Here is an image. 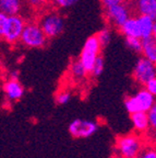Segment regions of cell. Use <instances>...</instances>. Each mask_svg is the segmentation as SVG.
Here are the masks:
<instances>
[{
	"label": "cell",
	"instance_id": "f546056e",
	"mask_svg": "<svg viewBox=\"0 0 156 158\" xmlns=\"http://www.w3.org/2000/svg\"><path fill=\"white\" fill-rule=\"evenodd\" d=\"M155 151H156V147H155Z\"/></svg>",
	"mask_w": 156,
	"mask_h": 158
},
{
	"label": "cell",
	"instance_id": "6da1fadb",
	"mask_svg": "<svg viewBox=\"0 0 156 158\" xmlns=\"http://www.w3.org/2000/svg\"><path fill=\"white\" fill-rule=\"evenodd\" d=\"M25 24V19L21 15H8L0 13V35L8 44L14 45L20 42Z\"/></svg>",
	"mask_w": 156,
	"mask_h": 158
},
{
	"label": "cell",
	"instance_id": "e0dca14e",
	"mask_svg": "<svg viewBox=\"0 0 156 158\" xmlns=\"http://www.w3.org/2000/svg\"><path fill=\"white\" fill-rule=\"evenodd\" d=\"M142 56L156 64V40L153 36L142 40Z\"/></svg>",
	"mask_w": 156,
	"mask_h": 158
},
{
	"label": "cell",
	"instance_id": "52a82bcc",
	"mask_svg": "<svg viewBox=\"0 0 156 158\" xmlns=\"http://www.w3.org/2000/svg\"><path fill=\"white\" fill-rule=\"evenodd\" d=\"M102 48L103 46L99 43V41H98L96 34L91 35L90 37H88V40H86L85 42H84V45H83L82 49H81L79 58L82 62V64L85 66V68L88 69V74H90L91 69H92L95 60L100 55Z\"/></svg>",
	"mask_w": 156,
	"mask_h": 158
},
{
	"label": "cell",
	"instance_id": "484cf974",
	"mask_svg": "<svg viewBox=\"0 0 156 158\" xmlns=\"http://www.w3.org/2000/svg\"><path fill=\"white\" fill-rule=\"evenodd\" d=\"M144 87H145L154 97H156V76L154 77V78H152Z\"/></svg>",
	"mask_w": 156,
	"mask_h": 158
},
{
	"label": "cell",
	"instance_id": "4316f807",
	"mask_svg": "<svg viewBox=\"0 0 156 158\" xmlns=\"http://www.w3.org/2000/svg\"><path fill=\"white\" fill-rule=\"evenodd\" d=\"M126 0H99L100 5L104 9L106 8H109L114 5H118V3H121V2H124Z\"/></svg>",
	"mask_w": 156,
	"mask_h": 158
},
{
	"label": "cell",
	"instance_id": "5b68a950",
	"mask_svg": "<svg viewBox=\"0 0 156 158\" xmlns=\"http://www.w3.org/2000/svg\"><path fill=\"white\" fill-rule=\"evenodd\" d=\"M155 98L145 87L124 100V108L130 114L135 112H149L155 104Z\"/></svg>",
	"mask_w": 156,
	"mask_h": 158
},
{
	"label": "cell",
	"instance_id": "ffe728a7",
	"mask_svg": "<svg viewBox=\"0 0 156 158\" xmlns=\"http://www.w3.org/2000/svg\"><path fill=\"white\" fill-rule=\"evenodd\" d=\"M96 36H97L98 41L102 44L103 47L107 46L110 43V40H111V31H110V27H104V29L99 30L97 33H96Z\"/></svg>",
	"mask_w": 156,
	"mask_h": 158
},
{
	"label": "cell",
	"instance_id": "ac0fdd59",
	"mask_svg": "<svg viewBox=\"0 0 156 158\" xmlns=\"http://www.w3.org/2000/svg\"><path fill=\"white\" fill-rule=\"evenodd\" d=\"M104 68H105V60H104V57L102 55H99L98 58L95 60V63H94V65H93L92 69H91L90 76L92 78H98L104 72Z\"/></svg>",
	"mask_w": 156,
	"mask_h": 158
},
{
	"label": "cell",
	"instance_id": "30bf717a",
	"mask_svg": "<svg viewBox=\"0 0 156 158\" xmlns=\"http://www.w3.org/2000/svg\"><path fill=\"white\" fill-rule=\"evenodd\" d=\"M3 92L8 101H19L24 94V88L17 78H8L3 82Z\"/></svg>",
	"mask_w": 156,
	"mask_h": 158
},
{
	"label": "cell",
	"instance_id": "7402d4cb",
	"mask_svg": "<svg viewBox=\"0 0 156 158\" xmlns=\"http://www.w3.org/2000/svg\"><path fill=\"white\" fill-rule=\"evenodd\" d=\"M79 0H51V3L58 10H67L74 7Z\"/></svg>",
	"mask_w": 156,
	"mask_h": 158
},
{
	"label": "cell",
	"instance_id": "f1b7e54d",
	"mask_svg": "<svg viewBox=\"0 0 156 158\" xmlns=\"http://www.w3.org/2000/svg\"><path fill=\"white\" fill-rule=\"evenodd\" d=\"M129 158H139V156H138V157H129Z\"/></svg>",
	"mask_w": 156,
	"mask_h": 158
},
{
	"label": "cell",
	"instance_id": "8fae6325",
	"mask_svg": "<svg viewBox=\"0 0 156 158\" xmlns=\"http://www.w3.org/2000/svg\"><path fill=\"white\" fill-rule=\"evenodd\" d=\"M130 120L132 122L133 128L138 133L145 134L151 130L147 112H135V113L130 114Z\"/></svg>",
	"mask_w": 156,
	"mask_h": 158
},
{
	"label": "cell",
	"instance_id": "83f0119b",
	"mask_svg": "<svg viewBox=\"0 0 156 158\" xmlns=\"http://www.w3.org/2000/svg\"><path fill=\"white\" fill-rule=\"evenodd\" d=\"M153 37L156 40V23H155V27H154V33H153Z\"/></svg>",
	"mask_w": 156,
	"mask_h": 158
},
{
	"label": "cell",
	"instance_id": "44dd1931",
	"mask_svg": "<svg viewBox=\"0 0 156 158\" xmlns=\"http://www.w3.org/2000/svg\"><path fill=\"white\" fill-rule=\"evenodd\" d=\"M72 98V94H71L70 90L68 89H62V90H59L57 92V94L55 96V101H56L57 104H67Z\"/></svg>",
	"mask_w": 156,
	"mask_h": 158
},
{
	"label": "cell",
	"instance_id": "277c9868",
	"mask_svg": "<svg viewBox=\"0 0 156 158\" xmlns=\"http://www.w3.org/2000/svg\"><path fill=\"white\" fill-rule=\"evenodd\" d=\"M48 37L38 22H26L20 43L27 48H43L48 43Z\"/></svg>",
	"mask_w": 156,
	"mask_h": 158
},
{
	"label": "cell",
	"instance_id": "4fadbf2b",
	"mask_svg": "<svg viewBox=\"0 0 156 158\" xmlns=\"http://www.w3.org/2000/svg\"><path fill=\"white\" fill-rule=\"evenodd\" d=\"M137 17H138V22H139L141 39L143 40L153 36L156 20H154L153 18L149 17V15H139Z\"/></svg>",
	"mask_w": 156,
	"mask_h": 158
},
{
	"label": "cell",
	"instance_id": "cb8c5ba5",
	"mask_svg": "<svg viewBox=\"0 0 156 158\" xmlns=\"http://www.w3.org/2000/svg\"><path fill=\"white\" fill-rule=\"evenodd\" d=\"M147 114H149L150 124H151V131L156 132V102L151 108V110L147 112Z\"/></svg>",
	"mask_w": 156,
	"mask_h": 158
},
{
	"label": "cell",
	"instance_id": "2e32d148",
	"mask_svg": "<svg viewBox=\"0 0 156 158\" xmlns=\"http://www.w3.org/2000/svg\"><path fill=\"white\" fill-rule=\"evenodd\" d=\"M69 74L73 80H84L88 77V75H90L88 69L80 60V58H76L71 62L70 66H69Z\"/></svg>",
	"mask_w": 156,
	"mask_h": 158
},
{
	"label": "cell",
	"instance_id": "7c38bea8",
	"mask_svg": "<svg viewBox=\"0 0 156 158\" xmlns=\"http://www.w3.org/2000/svg\"><path fill=\"white\" fill-rule=\"evenodd\" d=\"M132 6L139 15H149L156 20V0H134Z\"/></svg>",
	"mask_w": 156,
	"mask_h": 158
},
{
	"label": "cell",
	"instance_id": "d6986e66",
	"mask_svg": "<svg viewBox=\"0 0 156 158\" xmlns=\"http://www.w3.org/2000/svg\"><path fill=\"white\" fill-rule=\"evenodd\" d=\"M126 46L134 53H141L142 39H140V37H126Z\"/></svg>",
	"mask_w": 156,
	"mask_h": 158
},
{
	"label": "cell",
	"instance_id": "603a6c76",
	"mask_svg": "<svg viewBox=\"0 0 156 158\" xmlns=\"http://www.w3.org/2000/svg\"><path fill=\"white\" fill-rule=\"evenodd\" d=\"M139 158H156L155 147H151V146L144 147L142 149L141 154L139 155Z\"/></svg>",
	"mask_w": 156,
	"mask_h": 158
},
{
	"label": "cell",
	"instance_id": "7a4b0ae2",
	"mask_svg": "<svg viewBox=\"0 0 156 158\" xmlns=\"http://www.w3.org/2000/svg\"><path fill=\"white\" fill-rule=\"evenodd\" d=\"M144 148L141 136L137 134H127L118 136L116 139L115 149L120 158L138 157Z\"/></svg>",
	"mask_w": 156,
	"mask_h": 158
},
{
	"label": "cell",
	"instance_id": "9c48e42d",
	"mask_svg": "<svg viewBox=\"0 0 156 158\" xmlns=\"http://www.w3.org/2000/svg\"><path fill=\"white\" fill-rule=\"evenodd\" d=\"M99 124L96 121L76 118L68 126V131L74 138H88L98 131Z\"/></svg>",
	"mask_w": 156,
	"mask_h": 158
},
{
	"label": "cell",
	"instance_id": "5bb4252c",
	"mask_svg": "<svg viewBox=\"0 0 156 158\" xmlns=\"http://www.w3.org/2000/svg\"><path fill=\"white\" fill-rule=\"evenodd\" d=\"M119 31L124 37H140L141 39L138 17H133L132 15L130 19H128L122 24V27L119 29Z\"/></svg>",
	"mask_w": 156,
	"mask_h": 158
},
{
	"label": "cell",
	"instance_id": "9a60e30c",
	"mask_svg": "<svg viewBox=\"0 0 156 158\" xmlns=\"http://www.w3.org/2000/svg\"><path fill=\"white\" fill-rule=\"evenodd\" d=\"M23 2V0H0V10L8 15H20L24 6Z\"/></svg>",
	"mask_w": 156,
	"mask_h": 158
},
{
	"label": "cell",
	"instance_id": "8992f818",
	"mask_svg": "<svg viewBox=\"0 0 156 158\" xmlns=\"http://www.w3.org/2000/svg\"><path fill=\"white\" fill-rule=\"evenodd\" d=\"M132 7L127 1L104 9V19L109 27L119 30L128 19L132 17Z\"/></svg>",
	"mask_w": 156,
	"mask_h": 158
},
{
	"label": "cell",
	"instance_id": "ba28073f",
	"mask_svg": "<svg viewBox=\"0 0 156 158\" xmlns=\"http://www.w3.org/2000/svg\"><path fill=\"white\" fill-rule=\"evenodd\" d=\"M156 76V64L144 56L137 60L132 70V78L140 86H145L152 78Z\"/></svg>",
	"mask_w": 156,
	"mask_h": 158
},
{
	"label": "cell",
	"instance_id": "3957f363",
	"mask_svg": "<svg viewBox=\"0 0 156 158\" xmlns=\"http://www.w3.org/2000/svg\"><path fill=\"white\" fill-rule=\"evenodd\" d=\"M38 23L49 40L59 36L64 30V18L57 10H47L43 12Z\"/></svg>",
	"mask_w": 156,
	"mask_h": 158
},
{
	"label": "cell",
	"instance_id": "d4e9b609",
	"mask_svg": "<svg viewBox=\"0 0 156 158\" xmlns=\"http://www.w3.org/2000/svg\"><path fill=\"white\" fill-rule=\"evenodd\" d=\"M27 5H29L32 8L35 9H41V7H44L48 2H51V0H25Z\"/></svg>",
	"mask_w": 156,
	"mask_h": 158
}]
</instances>
